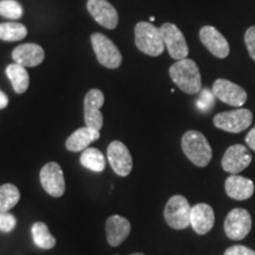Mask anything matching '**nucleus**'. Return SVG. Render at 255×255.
I'll return each mask as SVG.
<instances>
[{
    "label": "nucleus",
    "mask_w": 255,
    "mask_h": 255,
    "mask_svg": "<svg viewBox=\"0 0 255 255\" xmlns=\"http://www.w3.org/2000/svg\"><path fill=\"white\" fill-rule=\"evenodd\" d=\"M173 82L188 95H195L201 91V73L197 64L189 58L176 60L169 69Z\"/></svg>",
    "instance_id": "nucleus-1"
},
{
    "label": "nucleus",
    "mask_w": 255,
    "mask_h": 255,
    "mask_svg": "<svg viewBox=\"0 0 255 255\" xmlns=\"http://www.w3.org/2000/svg\"><path fill=\"white\" fill-rule=\"evenodd\" d=\"M182 150L188 159L197 167H206L213 157L212 146L202 132L189 130L182 136Z\"/></svg>",
    "instance_id": "nucleus-2"
},
{
    "label": "nucleus",
    "mask_w": 255,
    "mask_h": 255,
    "mask_svg": "<svg viewBox=\"0 0 255 255\" xmlns=\"http://www.w3.org/2000/svg\"><path fill=\"white\" fill-rule=\"evenodd\" d=\"M135 44L141 52L151 57L161 56L165 49L159 28L146 21L136 24Z\"/></svg>",
    "instance_id": "nucleus-3"
},
{
    "label": "nucleus",
    "mask_w": 255,
    "mask_h": 255,
    "mask_svg": "<svg viewBox=\"0 0 255 255\" xmlns=\"http://www.w3.org/2000/svg\"><path fill=\"white\" fill-rule=\"evenodd\" d=\"M191 207L182 195L171 196L165 205L164 220L170 228L181 231L190 226Z\"/></svg>",
    "instance_id": "nucleus-4"
},
{
    "label": "nucleus",
    "mask_w": 255,
    "mask_h": 255,
    "mask_svg": "<svg viewBox=\"0 0 255 255\" xmlns=\"http://www.w3.org/2000/svg\"><path fill=\"white\" fill-rule=\"evenodd\" d=\"M91 44L98 63L108 69H117L122 64V55L114 41L102 33L91 36Z\"/></svg>",
    "instance_id": "nucleus-5"
},
{
    "label": "nucleus",
    "mask_w": 255,
    "mask_h": 255,
    "mask_svg": "<svg viewBox=\"0 0 255 255\" xmlns=\"http://www.w3.org/2000/svg\"><path fill=\"white\" fill-rule=\"evenodd\" d=\"M162 39H163L164 47H167L169 56L175 60H181L187 58L189 49H188L186 38L182 31L176 25L171 23H165L159 27Z\"/></svg>",
    "instance_id": "nucleus-6"
},
{
    "label": "nucleus",
    "mask_w": 255,
    "mask_h": 255,
    "mask_svg": "<svg viewBox=\"0 0 255 255\" xmlns=\"http://www.w3.org/2000/svg\"><path fill=\"white\" fill-rule=\"evenodd\" d=\"M253 121V114L248 109H238L218 114L214 117V126L227 132L239 133L246 130Z\"/></svg>",
    "instance_id": "nucleus-7"
},
{
    "label": "nucleus",
    "mask_w": 255,
    "mask_h": 255,
    "mask_svg": "<svg viewBox=\"0 0 255 255\" xmlns=\"http://www.w3.org/2000/svg\"><path fill=\"white\" fill-rule=\"evenodd\" d=\"M252 229V216L246 209L234 208L225 220L226 235L231 240H242Z\"/></svg>",
    "instance_id": "nucleus-8"
},
{
    "label": "nucleus",
    "mask_w": 255,
    "mask_h": 255,
    "mask_svg": "<svg viewBox=\"0 0 255 255\" xmlns=\"http://www.w3.org/2000/svg\"><path fill=\"white\" fill-rule=\"evenodd\" d=\"M40 183L43 189L53 197H60L65 193V180L62 168L56 162H49L41 168Z\"/></svg>",
    "instance_id": "nucleus-9"
},
{
    "label": "nucleus",
    "mask_w": 255,
    "mask_h": 255,
    "mask_svg": "<svg viewBox=\"0 0 255 255\" xmlns=\"http://www.w3.org/2000/svg\"><path fill=\"white\" fill-rule=\"evenodd\" d=\"M213 92L216 98L232 107H242L247 101L246 90L228 79H216L213 84Z\"/></svg>",
    "instance_id": "nucleus-10"
},
{
    "label": "nucleus",
    "mask_w": 255,
    "mask_h": 255,
    "mask_svg": "<svg viewBox=\"0 0 255 255\" xmlns=\"http://www.w3.org/2000/svg\"><path fill=\"white\" fill-rule=\"evenodd\" d=\"M104 104V95L98 89H91L84 98V121L85 126L101 131L103 127V115L101 108Z\"/></svg>",
    "instance_id": "nucleus-11"
},
{
    "label": "nucleus",
    "mask_w": 255,
    "mask_h": 255,
    "mask_svg": "<svg viewBox=\"0 0 255 255\" xmlns=\"http://www.w3.org/2000/svg\"><path fill=\"white\" fill-rule=\"evenodd\" d=\"M108 161L119 176L126 177L132 170V157L129 149L120 141L111 142L108 146Z\"/></svg>",
    "instance_id": "nucleus-12"
},
{
    "label": "nucleus",
    "mask_w": 255,
    "mask_h": 255,
    "mask_svg": "<svg viewBox=\"0 0 255 255\" xmlns=\"http://www.w3.org/2000/svg\"><path fill=\"white\" fill-rule=\"evenodd\" d=\"M252 162V154L242 144H234L226 150L222 157V168L232 175L245 170Z\"/></svg>",
    "instance_id": "nucleus-13"
},
{
    "label": "nucleus",
    "mask_w": 255,
    "mask_h": 255,
    "mask_svg": "<svg viewBox=\"0 0 255 255\" xmlns=\"http://www.w3.org/2000/svg\"><path fill=\"white\" fill-rule=\"evenodd\" d=\"M88 11L101 26L108 30L117 27L119 13L107 0H88Z\"/></svg>",
    "instance_id": "nucleus-14"
},
{
    "label": "nucleus",
    "mask_w": 255,
    "mask_h": 255,
    "mask_svg": "<svg viewBox=\"0 0 255 255\" xmlns=\"http://www.w3.org/2000/svg\"><path fill=\"white\" fill-rule=\"evenodd\" d=\"M200 40L213 56L218 58H226L229 55V44L214 26H203L200 30Z\"/></svg>",
    "instance_id": "nucleus-15"
},
{
    "label": "nucleus",
    "mask_w": 255,
    "mask_h": 255,
    "mask_svg": "<svg viewBox=\"0 0 255 255\" xmlns=\"http://www.w3.org/2000/svg\"><path fill=\"white\" fill-rule=\"evenodd\" d=\"M215 223V214L212 207L207 203H197L191 207L190 226L199 235H205L212 231Z\"/></svg>",
    "instance_id": "nucleus-16"
},
{
    "label": "nucleus",
    "mask_w": 255,
    "mask_h": 255,
    "mask_svg": "<svg viewBox=\"0 0 255 255\" xmlns=\"http://www.w3.org/2000/svg\"><path fill=\"white\" fill-rule=\"evenodd\" d=\"M12 58L14 63L23 65L24 68H33L40 65L45 58L44 49L38 44H23L15 47L12 52Z\"/></svg>",
    "instance_id": "nucleus-17"
},
{
    "label": "nucleus",
    "mask_w": 255,
    "mask_h": 255,
    "mask_svg": "<svg viewBox=\"0 0 255 255\" xmlns=\"http://www.w3.org/2000/svg\"><path fill=\"white\" fill-rule=\"evenodd\" d=\"M131 231V225L129 220L120 215H111L105 223L107 232V241L110 246H120L126 239L129 237Z\"/></svg>",
    "instance_id": "nucleus-18"
},
{
    "label": "nucleus",
    "mask_w": 255,
    "mask_h": 255,
    "mask_svg": "<svg viewBox=\"0 0 255 255\" xmlns=\"http://www.w3.org/2000/svg\"><path fill=\"white\" fill-rule=\"evenodd\" d=\"M225 189L231 199L244 201L248 200L254 194V182L250 178L235 174L231 175L225 183Z\"/></svg>",
    "instance_id": "nucleus-19"
},
{
    "label": "nucleus",
    "mask_w": 255,
    "mask_h": 255,
    "mask_svg": "<svg viewBox=\"0 0 255 255\" xmlns=\"http://www.w3.org/2000/svg\"><path fill=\"white\" fill-rule=\"evenodd\" d=\"M100 131L85 126L83 128H79V129H77L75 132H72L69 136V138L65 142V146L69 151L72 152L84 151L92 142L97 141L100 138Z\"/></svg>",
    "instance_id": "nucleus-20"
},
{
    "label": "nucleus",
    "mask_w": 255,
    "mask_h": 255,
    "mask_svg": "<svg viewBox=\"0 0 255 255\" xmlns=\"http://www.w3.org/2000/svg\"><path fill=\"white\" fill-rule=\"evenodd\" d=\"M5 72L15 94L21 95L27 90L30 85V76L23 65H19L17 63L9 64Z\"/></svg>",
    "instance_id": "nucleus-21"
},
{
    "label": "nucleus",
    "mask_w": 255,
    "mask_h": 255,
    "mask_svg": "<svg viewBox=\"0 0 255 255\" xmlns=\"http://www.w3.org/2000/svg\"><path fill=\"white\" fill-rule=\"evenodd\" d=\"M81 164L95 173H102L105 169L104 155L96 148H87L82 152Z\"/></svg>",
    "instance_id": "nucleus-22"
},
{
    "label": "nucleus",
    "mask_w": 255,
    "mask_h": 255,
    "mask_svg": "<svg viewBox=\"0 0 255 255\" xmlns=\"http://www.w3.org/2000/svg\"><path fill=\"white\" fill-rule=\"evenodd\" d=\"M32 237L36 246L41 250H51L56 246V239L52 237L44 222H36L32 226Z\"/></svg>",
    "instance_id": "nucleus-23"
},
{
    "label": "nucleus",
    "mask_w": 255,
    "mask_h": 255,
    "mask_svg": "<svg viewBox=\"0 0 255 255\" xmlns=\"http://www.w3.org/2000/svg\"><path fill=\"white\" fill-rule=\"evenodd\" d=\"M20 200V193L14 184L5 183L0 186V212H8Z\"/></svg>",
    "instance_id": "nucleus-24"
},
{
    "label": "nucleus",
    "mask_w": 255,
    "mask_h": 255,
    "mask_svg": "<svg viewBox=\"0 0 255 255\" xmlns=\"http://www.w3.org/2000/svg\"><path fill=\"white\" fill-rule=\"evenodd\" d=\"M27 36V28L20 23L0 24V39L4 41H18Z\"/></svg>",
    "instance_id": "nucleus-25"
},
{
    "label": "nucleus",
    "mask_w": 255,
    "mask_h": 255,
    "mask_svg": "<svg viewBox=\"0 0 255 255\" xmlns=\"http://www.w3.org/2000/svg\"><path fill=\"white\" fill-rule=\"evenodd\" d=\"M24 9L17 0H0V15L4 18L17 20L23 17Z\"/></svg>",
    "instance_id": "nucleus-26"
},
{
    "label": "nucleus",
    "mask_w": 255,
    "mask_h": 255,
    "mask_svg": "<svg viewBox=\"0 0 255 255\" xmlns=\"http://www.w3.org/2000/svg\"><path fill=\"white\" fill-rule=\"evenodd\" d=\"M215 104V95L214 92L205 89V90L201 91L200 97L196 101V107L199 108L203 113H208V111L214 107Z\"/></svg>",
    "instance_id": "nucleus-27"
},
{
    "label": "nucleus",
    "mask_w": 255,
    "mask_h": 255,
    "mask_svg": "<svg viewBox=\"0 0 255 255\" xmlns=\"http://www.w3.org/2000/svg\"><path fill=\"white\" fill-rule=\"evenodd\" d=\"M15 225H17V220L11 213L0 212V231L9 233L13 231Z\"/></svg>",
    "instance_id": "nucleus-28"
},
{
    "label": "nucleus",
    "mask_w": 255,
    "mask_h": 255,
    "mask_svg": "<svg viewBox=\"0 0 255 255\" xmlns=\"http://www.w3.org/2000/svg\"><path fill=\"white\" fill-rule=\"evenodd\" d=\"M245 43H246L251 58L255 60V26H252L246 31V33H245Z\"/></svg>",
    "instance_id": "nucleus-29"
},
{
    "label": "nucleus",
    "mask_w": 255,
    "mask_h": 255,
    "mask_svg": "<svg viewBox=\"0 0 255 255\" xmlns=\"http://www.w3.org/2000/svg\"><path fill=\"white\" fill-rule=\"evenodd\" d=\"M225 255H255V252L242 245H235L225 252Z\"/></svg>",
    "instance_id": "nucleus-30"
},
{
    "label": "nucleus",
    "mask_w": 255,
    "mask_h": 255,
    "mask_svg": "<svg viewBox=\"0 0 255 255\" xmlns=\"http://www.w3.org/2000/svg\"><path fill=\"white\" fill-rule=\"evenodd\" d=\"M246 143L252 150L255 151V127L251 130L250 132H248V135L246 137Z\"/></svg>",
    "instance_id": "nucleus-31"
},
{
    "label": "nucleus",
    "mask_w": 255,
    "mask_h": 255,
    "mask_svg": "<svg viewBox=\"0 0 255 255\" xmlns=\"http://www.w3.org/2000/svg\"><path fill=\"white\" fill-rule=\"evenodd\" d=\"M8 105V97L4 94L1 90H0V110L5 109Z\"/></svg>",
    "instance_id": "nucleus-32"
},
{
    "label": "nucleus",
    "mask_w": 255,
    "mask_h": 255,
    "mask_svg": "<svg viewBox=\"0 0 255 255\" xmlns=\"http://www.w3.org/2000/svg\"><path fill=\"white\" fill-rule=\"evenodd\" d=\"M130 255H145V254H143V253H133V254H130Z\"/></svg>",
    "instance_id": "nucleus-33"
}]
</instances>
